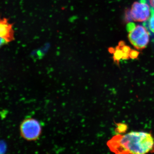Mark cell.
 Wrapping results in <instances>:
<instances>
[{"instance_id": "6da1fadb", "label": "cell", "mask_w": 154, "mask_h": 154, "mask_svg": "<svg viewBox=\"0 0 154 154\" xmlns=\"http://www.w3.org/2000/svg\"><path fill=\"white\" fill-rule=\"evenodd\" d=\"M107 144L116 154H143L154 150V138L150 134L142 131L116 135Z\"/></svg>"}, {"instance_id": "7a4b0ae2", "label": "cell", "mask_w": 154, "mask_h": 154, "mask_svg": "<svg viewBox=\"0 0 154 154\" xmlns=\"http://www.w3.org/2000/svg\"><path fill=\"white\" fill-rule=\"evenodd\" d=\"M128 37L131 44L137 49L141 50L146 47L149 41V35L146 27L136 25L132 22L127 25Z\"/></svg>"}, {"instance_id": "3957f363", "label": "cell", "mask_w": 154, "mask_h": 154, "mask_svg": "<svg viewBox=\"0 0 154 154\" xmlns=\"http://www.w3.org/2000/svg\"><path fill=\"white\" fill-rule=\"evenodd\" d=\"M20 134L28 141L37 140L42 133V126L38 120L33 118H27L20 125Z\"/></svg>"}, {"instance_id": "277c9868", "label": "cell", "mask_w": 154, "mask_h": 154, "mask_svg": "<svg viewBox=\"0 0 154 154\" xmlns=\"http://www.w3.org/2000/svg\"><path fill=\"white\" fill-rule=\"evenodd\" d=\"M151 14V8L147 4L146 0H140V2H135L133 4L131 14L133 20L143 22L148 20Z\"/></svg>"}, {"instance_id": "5b68a950", "label": "cell", "mask_w": 154, "mask_h": 154, "mask_svg": "<svg viewBox=\"0 0 154 154\" xmlns=\"http://www.w3.org/2000/svg\"><path fill=\"white\" fill-rule=\"evenodd\" d=\"M132 50L126 45L123 41H120L115 48H109V51L113 54L114 61H119L121 59H127L130 58V54Z\"/></svg>"}, {"instance_id": "8992f818", "label": "cell", "mask_w": 154, "mask_h": 154, "mask_svg": "<svg viewBox=\"0 0 154 154\" xmlns=\"http://www.w3.org/2000/svg\"><path fill=\"white\" fill-rule=\"evenodd\" d=\"M0 38H4L8 42L14 39L13 25L6 18L0 19Z\"/></svg>"}, {"instance_id": "52a82bcc", "label": "cell", "mask_w": 154, "mask_h": 154, "mask_svg": "<svg viewBox=\"0 0 154 154\" xmlns=\"http://www.w3.org/2000/svg\"><path fill=\"white\" fill-rule=\"evenodd\" d=\"M148 27L150 31L154 33V9L151 8V14L148 22Z\"/></svg>"}, {"instance_id": "ba28073f", "label": "cell", "mask_w": 154, "mask_h": 154, "mask_svg": "<svg viewBox=\"0 0 154 154\" xmlns=\"http://www.w3.org/2000/svg\"><path fill=\"white\" fill-rule=\"evenodd\" d=\"M124 20L125 22H130L132 21L133 19L131 14V10L127 9L125 13Z\"/></svg>"}, {"instance_id": "9c48e42d", "label": "cell", "mask_w": 154, "mask_h": 154, "mask_svg": "<svg viewBox=\"0 0 154 154\" xmlns=\"http://www.w3.org/2000/svg\"><path fill=\"white\" fill-rule=\"evenodd\" d=\"M139 55V52L136 51L131 50L130 54L131 58L134 59L136 58Z\"/></svg>"}, {"instance_id": "30bf717a", "label": "cell", "mask_w": 154, "mask_h": 154, "mask_svg": "<svg viewBox=\"0 0 154 154\" xmlns=\"http://www.w3.org/2000/svg\"><path fill=\"white\" fill-rule=\"evenodd\" d=\"M8 42L5 39L0 38V47L4 45L8 44Z\"/></svg>"}, {"instance_id": "8fae6325", "label": "cell", "mask_w": 154, "mask_h": 154, "mask_svg": "<svg viewBox=\"0 0 154 154\" xmlns=\"http://www.w3.org/2000/svg\"><path fill=\"white\" fill-rule=\"evenodd\" d=\"M119 125L120 126L118 127V128H119V132H121L122 131L123 132L124 130H125L126 129L125 128L124 129V128H126V126H124V125L120 124Z\"/></svg>"}, {"instance_id": "7c38bea8", "label": "cell", "mask_w": 154, "mask_h": 154, "mask_svg": "<svg viewBox=\"0 0 154 154\" xmlns=\"http://www.w3.org/2000/svg\"><path fill=\"white\" fill-rule=\"evenodd\" d=\"M149 2L152 7L154 8V0H149Z\"/></svg>"}]
</instances>
